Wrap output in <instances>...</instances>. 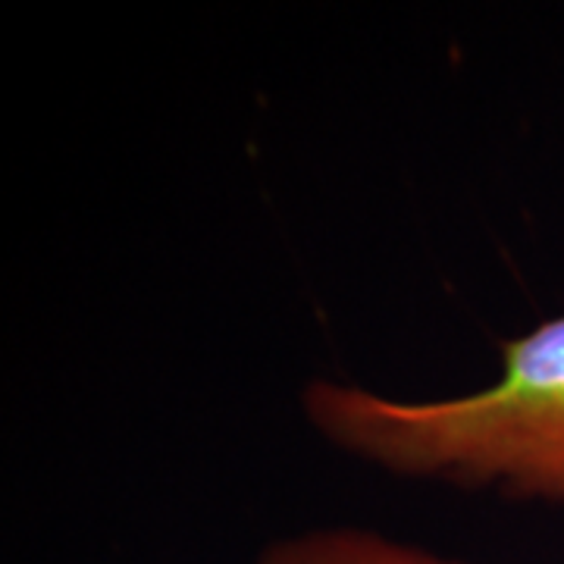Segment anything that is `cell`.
I'll use <instances>...</instances> for the list:
<instances>
[{
  "mask_svg": "<svg viewBox=\"0 0 564 564\" xmlns=\"http://www.w3.org/2000/svg\"><path fill=\"white\" fill-rule=\"evenodd\" d=\"M499 380L452 399H392L314 380L323 440L399 477L564 505V311L499 345Z\"/></svg>",
  "mask_w": 564,
  "mask_h": 564,
  "instance_id": "6da1fadb",
  "label": "cell"
},
{
  "mask_svg": "<svg viewBox=\"0 0 564 564\" xmlns=\"http://www.w3.org/2000/svg\"><path fill=\"white\" fill-rule=\"evenodd\" d=\"M258 564H470L364 527H321L276 540Z\"/></svg>",
  "mask_w": 564,
  "mask_h": 564,
  "instance_id": "7a4b0ae2",
  "label": "cell"
}]
</instances>
